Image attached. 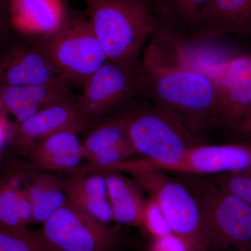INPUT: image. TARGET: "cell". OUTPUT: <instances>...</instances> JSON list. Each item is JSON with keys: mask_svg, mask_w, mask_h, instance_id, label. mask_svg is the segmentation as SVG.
<instances>
[{"mask_svg": "<svg viewBox=\"0 0 251 251\" xmlns=\"http://www.w3.org/2000/svg\"><path fill=\"white\" fill-rule=\"evenodd\" d=\"M240 142H243V143H251V132L249 134L246 135L245 137L242 138Z\"/></svg>", "mask_w": 251, "mask_h": 251, "instance_id": "30", "label": "cell"}, {"mask_svg": "<svg viewBox=\"0 0 251 251\" xmlns=\"http://www.w3.org/2000/svg\"><path fill=\"white\" fill-rule=\"evenodd\" d=\"M251 33V0H209L193 35L206 39Z\"/></svg>", "mask_w": 251, "mask_h": 251, "instance_id": "15", "label": "cell"}, {"mask_svg": "<svg viewBox=\"0 0 251 251\" xmlns=\"http://www.w3.org/2000/svg\"><path fill=\"white\" fill-rule=\"evenodd\" d=\"M13 125L10 124L6 118V114L3 113L0 116V151L4 146L6 141L9 140L12 134Z\"/></svg>", "mask_w": 251, "mask_h": 251, "instance_id": "28", "label": "cell"}, {"mask_svg": "<svg viewBox=\"0 0 251 251\" xmlns=\"http://www.w3.org/2000/svg\"><path fill=\"white\" fill-rule=\"evenodd\" d=\"M214 181L251 205V171L219 175Z\"/></svg>", "mask_w": 251, "mask_h": 251, "instance_id": "25", "label": "cell"}, {"mask_svg": "<svg viewBox=\"0 0 251 251\" xmlns=\"http://www.w3.org/2000/svg\"><path fill=\"white\" fill-rule=\"evenodd\" d=\"M33 208V221L42 224L68 201L62 179L40 171L25 184Z\"/></svg>", "mask_w": 251, "mask_h": 251, "instance_id": "19", "label": "cell"}, {"mask_svg": "<svg viewBox=\"0 0 251 251\" xmlns=\"http://www.w3.org/2000/svg\"><path fill=\"white\" fill-rule=\"evenodd\" d=\"M86 123L72 99L49 105L22 123L13 125L11 136L17 148L29 152L50 135L64 130L78 133Z\"/></svg>", "mask_w": 251, "mask_h": 251, "instance_id": "11", "label": "cell"}, {"mask_svg": "<svg viewBox=\"0 0 251 251\" xmlns=\"http://www.w3.org/2000/svg\"><path fill=\"white\" fill-rule=\"evenodd\" d=\"M126 143H130L124 113L99 124L87 133L82 143L84 159L90 161L98 153Z\"/></svg>", "mask_w": 251, "mask_h": 251, "instance_id": "20", "label": "cell"}, {"mask_svg": "<svg viewBox=\"0 0 251 251\" xmlns=\"http://www.w3.org/2000/svg\"><path fill=\"white\" fill-rule=\"evenodd\" d=\"M209 251H251V205L220 187L204 185L199 201Z\"/></svg>", "mask_w": 251, "mask_h": 251, "instance_id": "6", "label": "cell"}, {"mask_svg": "<svg viewBox=\"0 0 251 251\" xmlns=\"http://www.w3.org/2000/svg\"><path fill=\"white\" fill-rule=\"evenodd\" d=\"M164 6L176 32L184 31L193 34L200 16L209 0H160Z\"/></svg>", "mask_w": 251, "mask_h": 251, "instance_id": "21", "label": "cell"}, {"mask_svg": "<svg viewBox=\"0 0 251 251\" xmlns=\"http://www.w3.org/2000/svg\"><path fill=\"white\" fill-rule=\"evenodd\" d=\"M234 138L242 140L251 132V107L234 125L227 128Z\"/></svg>", "mask_w": 251, "mask_h": 251, "instance_id": "26", "label": "cell"}, {"mask_svg": "<svg viewBox=\"0 0 251 251\" xmlns=\"http://www.w3.org/2000/svg\"><path fill=\"white\" fill-rule=\"evenodd\" d=\"M38 232L54 251H114L120 244L117 229L69 200L43 223Z\"/></svg>", "mask_w": 251, "mask_h": 251, "instance_id": "7", "label": "cell"}, {"mask_svg": "<svg viewBox=\"0 0 251 251\" xmlns=\"http://www.w3.org/2000/svg\"><path fill=\"white\" fill-rule=\"evenodd\" d=\"M86 16L109 61L142 64L149 43L176 31L160 0H85Z\"/></svg>", "mask_w": 251, "mask_h": 251, "instance_id": "2", "label": "cell"}, {"mask_svg": "<svg viewBox=\"0 0 251 251\" xmlns=\"http://www.w3.org/2000/svg\"><path fill=\"white\" fill-rule=\"evenodd\" d=\"M60 80L66 79L36 41L30 46L15 47L0 59V87L40 85Z\"/></svg>", "mask_w": 251, "mask_h": 251, "instance_id": "12", "label": "cell"}, {"mask_svg": "<svg viewBox=\"0 0 251 251\" xmlns=\"http://www.w3.org/2000/svg\"><path fill=\"white\" fill-rule=\"evenodd\" d=\"M125 114L130 145L135 154L143 156L134 161L140 166L157 169L172 166L188 149L201 144L175 114L157 104Z\"/></svg>", "mask_w": 251, "mask_h": 251, "instance_id": "3", "label": "cell"}, {"mask_svg": "<svg viewBox=\"0 0 251 251\" xmlns=\"http://www.w3.org/2000/svg\"><path fill=\"white\" fill-rule=\"evenodd\" d=\"M36 43L69 83L82 85L106 62L86 16L69 12L62 27Z\"/></svg>", "mask_w": 251, "mask_h": 251, "instance_id": "5", "label": "cell"}, {"mask_svg": "<svg viewBox=\"0 0 251 251\" xmlns=\"http://www.w3.org/2000/svg\"><path fill=\"white\" fill-rule=\"evenodd\" d=\"M0 172H1V163H0Z\"/></svg>", "mask_w": 251, "mask_h": 251, "instance_id": "32", "label": "cell"}, {"mask_svg": "<svg viewBox=\"0 0 251 251\" xmlns=\"http://www.w3.org/2000/svg\"><path fill=\"white\" fill-rule=\"evenodd\" d=\"M191 54L193 62L214 84L217 126L227 129L251 107V54L214 60Z\"/></svg>", "mask_w": 251, "mask_h": 251, "instance_id": "9", "label": "cell"}, {"mask_svg": "<svg viewBox=\"0 0 251 251\" xmlns=\"http://www.w3.org/2000/svg\"><path fill=\"white\" fill-rule=\"evenodd\" d=\"M10 25L9 12H8L7 0H0V40L4 36Z\"/></svg>", "mask_w": 251, "mask_h": 251, "instance_id": "29", "label": "cell"}, {"mask_svg": "<svg viewBox=\"0 0 251 251\" xmlns=\"http://www.w3.org/2000/svg\"><path fill=\"white\" fill-rule=\"evenodd\" d=\"M142 228L145 229L154 239L173 234L166 216L156 200L151 196L144 202Z\"/></svg>", "mask_w": 251, "mask_h": 251, "instance_id": "24", "label": "cell"}, {"mask_svg": "<svg viewBox=\"0 0 251 251\" xmlns=\"http://www.w3.org/2000/svg\"><path fill=\"white\" fill-rule=\"evenodd\" d=\"M0 251H54L38 231L0 224Z\"/></svg>", "mask_w": 251, "mask_h": 251, "instance_id": "23", "label": "cell"}, {"mask_svg": "<svg viewBox=\"0 0 251 251\" xmlns=\"http://www.w3.org/2000/svg\"><path fill=\"white\" fill-rule=\"evenodd\" d=\"M113 221L142 227L144 202L134 185L116 171L105 172Z\"/></svg>", "mask_w": 251, "mask_h": 251, "instance_id": "18", "label": "cell"}, {"mask_svg": "<svg viewBox=\"0 0 251 251\" xmlns=\"http://www.w3.org/2000/svg\"><path fill=\"white\" fill-rule=\"evenodd\" d=\"M69 84L60 80L40 85L0 87L4 112L14 117V125H19L49 105L72 100Z\"/></svg>", "mask_w": 251, "mask_h": 251, "instance_id": "13", "label": "cell"}, {"mask_svg": "<svg viewBox=\"0 0 251 251\" xmlns=\"http://www.w3.org/2000/svg\"><path fill=\"white\" fill-rule=\"evenodd\" d=\"M150 251H186L182 243L174 234L155 239Z\"/></svg>", "mask_w": 251, "mask_h": 251, "instance_id": "27", "label": "cell"}, {"mask_svg": "<svg viewBox=\"0 0 251 251\" xmlns=\"http://www.w3.org/2000/svg\"><path fill=\"white\" fill-rule=\"evenodd\" d=\"M122 171L134 175L139 184L156 200L166 216L172 233L186 251H209L207 233L199 201L179 183L163 171L127 161Z\"/></svg>", "mask_w": 251, "mask_h": 251, "instance_id": "4", "label": "cell"}, {"mask_svg": "<svg viewBox=\"0 0 251 251\" xmlns=\"http://www.w3.org/2000/svg\"><path fill=\"white\" fill-rule=\"evenodd\" d=\"M180 37L169 31L149 43L142 56L145 92L199 135L217 126L215 87L193 62Z\"/></svg>", "mask_w": 251, "mask_h": 251, "instance_id": "1", "label": "cell"}, {"mask_svg": "<svg viewBox=\"0 0 251 251\" xmlns=\"http://www.w3.org/2000/svg\"><path fill=\"white\" fill-rule=\"evenodd\" d=\"M194 175H221L251 171V143L199 145L188 149L181 161L158 168Z\"/></svg>", "mask_w": 251, "mask_h": 251, "instance_id": "10", "label": "cell"}, {"mask_svg": "<svg viewBox=\"0 0 251 251\" xmlns=\"http://www.w3.org/2000/svg\"><path fill=\"white\" fill-rule=\"evenodd\" d=\"M72 173L62 180L68 200L103 224L113 221L105 173Z\"/></svg>", "mask_w": 251, "mask_h": 251, "instance_id": "16", "label": "cell"}, {"mask_svg": "<svg viewBox=\"0 0 251 251\" xmlns=\"http://www.w3.org/2000/svg\"><path fill=\"white\" fill-rule=\"evenodd\" d=\"M82 87L75 103L87 122L123 106L145 92L143 66L107 60Z\"/></svg>", "mask_w": 251, "mask_h": 251, "instance_id": "8", "label": "cell"}, {"mask_svg": "<svg viewBox=\"0 0 251 251\" xmlns=\"http://www.w3.org/2000/svg\"><path fill=\"white\" fill-rule=\"evenodd\" d=\"M7 6L11 27L39 38L58 30L69 14L64 0H7Z\"/></svg>", "mask_w": 251, "mask_h": 251, "instance_id": "14", "label": "cell"}, {"mask_svg": "<svg viewBox=\"0 0 251 251\" xmlns=\"http://www.w3.org/2000/svg\"><path fill=\"white\" fill-rule=\"evenodd\" d=\"M235 251H237V250H236Z\"/></svg>", "mask_w": 251, "mask_h": 251, "instance_id": "33", "label": "cell"}, {"mask_svg": "<svg viewBox=\"0 0 251 251\" xmlns=\"http://www.w3.org/2000/svg\"><path fill=\"white\" fill-rule=\"evenodd\" d=\"M77 133L57 132L36 145L29 151L33 168L44 172H74L84 159Z\"/></svg>", "mask_w": 251, "mask_h": 251, "instance_id": "17", "label": "cell"}, {"mask_svg": "<svg viewBox=\"0 0 251 251\" xmlns=\"http://www.w3.org/2000/svg\"><path fill=\"white\" fill-rule=\"evenodd\" d=\"M23 175H9L0 179V224L10 227L23 228L18 215L20 195L23 188Z\"/></svg>", "mask_w": 251, "mask_h": 251, "instance_id": "22", "label": "cell"}, {"mask_svg": "<svg viewBox=\"0 0 251 251\" xmlns=\"http://www.w3.org/2000/svg\"><path fill=\"white\" fill-rule=\"evenodd\" d=\"M4 113V110H3L2 103H1V98H0V116Z\"/></svg>", "mask_w": 251, "mask_h": 251, "instance_id": "31", "label": "cell"}]
</instances>
